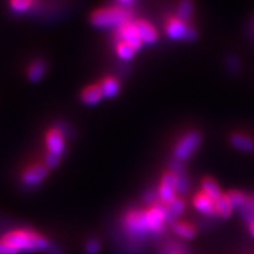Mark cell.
I'll list each match as a JSON object with an SVG mask.
<instances>
[{
    "label": "cell",
    "instance_id": "6da1fadb",
    "mask_svg": "<svg viewBox=\"0 0 254 254\" xmlns=\"http://www.w3.org/2000/svg\"><path fill=\"white\" fill-rule=\"evenodd\" d=\"M1 240L12 246L18 252L42 251L50 247L46 237L31 230H14V231L7 232Z\"/></svg>",
    "mask_w": 254,
    "mask_h": 254
},
{
    "label": "cell",
    "instance_id": "7a4b0ae2",
    "mask_svg": "<svg viewBox=\"0 0 254 254\" xmlns=\"http://www.w3.org/2000/svg\"><path fill=\"white\" fill-rule=\"evenodd\" d=\"M131 17L132 12L127 7L110 6L95 10L90 16V21L94 27L100 29H118L125 23L131 21Z\"/></svg>",
    "mask_w": 254,
    "mask_h": 254
},
{
    "label": "cell",
    "instance_id": "3957f363",
    "mask_svg": "<svg viewBox=\"0 0 254 254\" xmlns=\"http://www.w3.org/2000/svg\"><path fill=\"white\" fill-rule=\"evenodd\" d=\"M123 227L127 236L136 241H144L154 236L148 226L146 211H130L123 219Z\"/></svg>",
    "mask_w": 254,
    "mask_h": 254
},
{
    "label": "cell",
    "instance_id": "277c9868",
    "mask_svg": "<svg viewBox=\"0 0 254 254\" xmlns=\"http://www.w3.org/2000/svg\"><path fill=\"white\" fill-rule=\"evenodd\" d=\"M165 32L172 39L184 42H194L197 39V31L189 26L187 22L181 21L177 17H171L165 23Z\"/></svg>",
    "mask_w": 254,
    "mask_h": 254
},
{
    "label": "cell",
    "instance_id": "5b68a950",
    "mask_svg": "<svg viewBox=\"0 0 254 254\" xmlns=\"http://www.w3.org/2000/svg\"><path fill=\"white\" fill-rule=\"evenodd\" d=\"M201 143L199 132L190 131L182 138L174 149V157L176 160L185 162L192 157Z\"/></svg>",
    "mask_w": 254,
    "mask_h": 254
},
{
    "label": "cell",
    "instance_id": "8992f818",
    "mask_svg": "<svg viewBox=\"0 0 254 254\" xmlns=\"http://www.w3.org/2000/svg\"><path fill=\"white\" fill-rule=\"evenodd\" d=\"M177 179L178 177L172 172H166L161 179L158 190L160 202L168 205L177 198Z\"/></svg>",
    "mask_w": 254,
    "mask_h": 254
},
{
    "label": "cell",
    "instance_id": "52a82bcc",
    "mask_svg": "<svg viewBox=\"0 0 254 254\" xmlns=\"http://www.w3.org/2000/svg\"><path fill=\"white\" fill-rule=\"evenodd\" d=\"M46 146L47 153L52 154L54 156L62 157L63 153L65 152L66 147V140L65 134L60 128H51L46 133Z\"/></svg>",
    "mask_w": 254,
    "mask_h": 254
},
{
    "label": "cell",
    "instance_id": "ba28073f",
    "mask_svg": "<svg viewBox=\"0 0 254 254\" xmlns=\"http://www.w3.org/2000/svg\"><path fill=\"white\" fill-rule=\"evenodd\" d=\"M48 175V168L45 164H31L22 173V182L28 187H35L45 180Z\"/></svg>",
    "mask_w": 254,
    "mask_h": 254
},
{
    "label": "cell",
    "instance_id": "9c48e42d",
    "mask_svg": "<svg viewBox=\"0 0 254 254\" xmlns=\"http://www.w3.org/2000/svg\"><path fill=\"white\" fill-rule=\"evenodd\" d=\"M117 42H125L127 44H129L132 46L134 49L139 50L141 49V47L143 45L142 41L139 37L138 32L134 28L133 21H129L125 23L122 27L117 29Z\"/></svg>",
    "mask_w": 254,
    "mask_h": 254
},
{
    "label": "cell",
    "instance_id": "30bf717a",
    "mask_svg": "<svg viewBox=\"0 0 254 254\" xmlns=\"http://www.w3.org/2000/svg\"><path fill=\"white\" fill-rule=\"evenodd\" d=\"M133 25L143 44L152 45L157 42L158 32L155 29V27L150 25L148 21L143 19H137L133 21Z\"/></svg>",
    "mask_w": 254,
    "mask_h": 254
},
{
    "label": "cell",
    "instance_id": "8fae6325",
    "mask_svg": "<svg viewBox=\"0 0 254 254\" xmlns=\"http://www.w3.org/2000/svg\"><path fill=\"white\" fill-rule=\"evenodd\" d=\"M194 208L206 217H214L216 215L215 202L202 192L198 193L193 199Z\"/></svg>",
    "mask_w": 254,
    "mask_h": 254
},
{
    "label": "cell",
    "instance_id": "7c38bea8",
    "mask_svg": "<svg viewBox=\"0 0 254 254\" xmlns=\"http://www.w3.org/2000/svg\"><path fill=\"white\" fill-rule=\"evenodd\" d=\"M185 210L186 203L180 198H176L173 202L165 205V224L172 226L174 222L178 221V218L184 214Z\"/></svg>",
    "mask_w": 254,
    "mask_h": 254
},
{
    "label": "cell",
    "instance_id": "4fadbf2b",
    "mask_svg": "<svg viewBox=\"0 0 254 254\" xmlns=\"http://www.w3.org/2000/svg\"><path fill=\"white\" fill-rule=\"evenodd\" d=\"M103 98H104V95H103V92L101 90V87L99 84L86 87L81 93L82 102L88 106L97 105Z\"/></svg>",
    "mask_w": 254,
    "mask_h": 254
},
{
    "label": "cell",
    "instance_id": "5bb4252c",
    "mask_svg": "<svg viewBox=\"0 0 254 254\" xmlns=\"http://www.w3.org/2000/svg\"><path fill=\"white\" fill-rule=\"evenodd\" d=\"M201 192L208 196L209 198L215 202L217 201L219 198L224 195L221 193L220 188L218 186L217 182L214 180L211 177H206L202 180L201 182Z\"/></svg>",
    "mask_w": 254,
    "mask_h": 254
},
{
    "label": "cell",
    "instance_id": "9a60e30c",
    "mask_svg": "<svg viewBox=\"0 0 254 254\" xmlns=\"http://www.w3.org/2000/svg\"><path fill=\"white\" fill-rule=\"evenodd\" d=\"M230 143H231L233 147L242 150V152H251V150L254 149L253 140L243 133H234L230 138Z\"/></svg>",
    "mask_w": 254,
    "mask_h": 254
},
{
    "label": "cell",
    "instance_id": "2e32d148",
    "mask_svg": "<svg viewBox=\"0 0 254 254\" xmlns=\"http://www.w3.org/2000/svg\"><path fill=\"white\" fill-rule=\"evenodd\" d=\"M173 232L176 234L178 237L184 238V240H192L196 235L195 228L188 224V222L176 221L172 225Z\"/></svg>",
    "mask_w": 254,
    "mask_h": 254
},
{
    "label": "cell",
    "instance_id": "e0dca14e",
    "mask_svg": "<svg viewBox=\"0 0 254 254\" xmlns=\"http://www.w3.org/2000/svg\"><path fill=\"white\" fill-rule=\"evenodd\" d=\"M215 209H216V215H218L219 217L224 219L231 217L232 213L234 211L233 205L228 198L227 194L222 195L217 201H215Z\"/></svg>",
    "mask_w": 254,
    "mask_h": 254
},
{
    "label": "cell",
    "instance_id": "ac0fdd59",
    "mask_svg": "<svg viewBox=\"0 0 254 254\" xmlns=\"http://www.w3.org/2000/svg\"><path fill=\"white\" fill-rule=\"evenodd\" d=\"M99 85L104 98H114L120 91V85L114 77H105Z\"/></svg>",
    "mask_w": 254,
    "mask_h": 254
},
{
    "label": "cell",
    "instance_id": "d6986e66",
    "mask_svg": "<svg viewBox=\"0 0 254 254\" xmlns=\"http://www.w3.org/2000/svg\"><path fill=\"white\" fill-rule=\"evenodd\" d=\"M47 66L43 61H36L32 63L28 69V78L31 82H39L46 74Z\"/></svg>",
    "mask_w": 254,
    "mask_h": 254
},
{
    "label": "cell",
    "instance_id": "ffe728a7",
    "mask_svg": "<svg viewBox=\"0 0 254 254\" xmlns=\"http://www.w3.org/2000/svg\"><path fill=\"white\" fill-rule=\"evenodd\" d=\"M245 221L250 225L254 221V197L248 195L247 200L243 204L242 208L238 210Z\"/></svg>",
    "mask_w": 254,
    "mask_h": 254
},
{
    "label": "cell",
    "instance_id": "44dd1931",
    "mask_svg": "<svg viewBox=\"0 0 254 254\" xmlns=\"http://www.w3.org/2000/svg\"><path fill=\"white\" fill-rule=\"evenodd\" d=\"M116 51L119 58L125 61H129L134 57L137 50L134 49L132 46H130L129 44H127L125 42H117Z\"/></svg>",
    "mask_w": 254,
    "mask_h": 254
},
{
    "label": "cell",
    "instance_id": "7402d4cb",
    "mask_svg": "<svg viewBox=\"0 0 254 254\" xmlns=\"http://www.w3.org/2000/svg\"><path fill=\"white\" fill-rule=\"evenodd\" d=\"M193 10H194V6H193L192 0H182L178 7L177 18L180 19L181 21L188 23V21L192 18Z\"/></svg>",
    "mask_w": 254,
    "mask_h": 254
},
{
    "label": "cell",
    "instance_id": "603a6c76",
    "mask_svg": "<svg viewBox=\"0 0 254 254\" xmlns=\"http://www.w3.org/2000/svg\"><path fill=\"white\" fill-rule=\"evenodd\" d=\"M227 196L230 199V201H231V203L233 205V209L237 210V211L242 208L243 204L246 202V200H247V197H248L247 194L241 192V190H231V192H229L227 194Z\"/></svg>",
    "mask_w": 254,
    "mask_h": 254
},
{
    "label": "cell",
    "instance_id": "cb8c5ba5",
    "mask_svg": "<svg viewBox=\"0 0 254 254\" xmlns=\"http://www.w3.org/2000/svg\"><path fill=\"white\" fill-rule=\"evenodd\" d=\"M10 5L15 13L22 14L30 10L31 2L27 0H10Z\"/></svg>",
    "mask_w": 254,
    "mask_h": 254
},
{
    "label": "cell",
    "instance_id": "d4e9b609",
    "mask_svg": "<svg viewBox=\"0 0 254 254\" xmlns=\"http://www.w3.org/2000/svg\"><path fill=\"white\" fill-rule=\"evenodd\" d=\"M190 187V182L188 177L185 175H181V176H178L177 179V193L180 195H184L188 192Z\"/></svg>",
    "mask_w": 254,
    "mask_h": 254
},
{
    "label": "cell",
    "instance_id": "484cf974",
    "mask_svg": "<svg viewBox=\"0 0 254 254\" xmlns=\"http://www.w3.org/2000/svg\"><path fill=\"white\" fill-rule=\"evenodd\" d=\"M185 165L184 162L178 161L176 159H174V160L170 163V172H172L173 174L176 175V176H181V175H185Z\"/></svg>",
    "mask_w": 254,
    "mask_h": 254
},
{
    "label": "cell",
    "instance_id": "4316f807",
    "mask_svg": "<svg viewBox=\"0 0 254 254\" xmlns=\"http://www.w3.org/2000/svg\"><path fill=\"white\" fill-rule=\"evenodd\" d=\"M101 252V243L99 240L92 238L86 244V253L87 254H99Z\"/></svg>",
    "mask_w": 254,
    "mask_h": 254
},
{
    "label": "cell",
    "instance_id": "83f0119b",
    "mask_svg": "<svg viewBox=\"0 0 254 254\" xmlns=\"http://www.w3.org/2000/svg\"><path fill=\"white\" fill-rule=\"evenodd\" d=\"M143 200H144L147 204H149L150 206L155 205L157 203L160 202V199H159V194H158V190H150L148 192L145 193L144 197H143Z\"/></svg>",
    "mask_w": 254,
    "mask_h": 254
},
{
    "label": "cell",
    "instance_id": "f1b7e54d",
    "mask_svg": "<svg viewBox=\"0 0 254 254\" xmlns=\"http://www.w3.org/2000/svg\"><path fill=\"white\" fill-rule=\"evenodd\" d=\"M60 162H61V157L47 153V155L45 157V165L48 169L57 168V166L60 164Z\"/></svg>",
    "mask_w": 254,
    "mask_h": 254
},
{
    "label": "cell",
    "instance_id": "f546056e",
    "mask_svg": "<svg viewBox=\"0 0 254 254\" xmlns=\"http://www.w3.org/2000/svg\"><path fill=\"white\" fill-rule=\"evenodd\" d=\"M19 252L14 249L12 246H10L4 241L0 240V254H18Z\"/></svg>",
    "mask_w": 254,
    "mask_h": 254
},
{
    "label": "cell",
    "instance_id": "4dcf8cb0",
    "mask_svg": "<svg viewBox=\"0 0 254 254\" xmlns=\"http://www.w3.org/2000/svg\"><path fill=\"white\" fill-rule=\"evenodd\" d=\"M159 254H185V252L178 249L177 247H170L162 250Z\"/></svg>",
    "mask_w": 254,
    "mask_h": 254
},
{
    "label": "cell",
    "instance_id": "1f68e13d",
    "mask_svg": "<svg viewBox=\"0 0 254 254\" xmlns=\"http://www.w3.org/2000/svg\"><path fill=\"white\" fill-rule=\"evenodd\" d=\"M249 230H250V233L251 235L254 237V221L251 222V224L249 225Z\"/></svg>",
    "mask_w": 254,
    "mask_h": 254
},
{
    "label": "cell",
    "instance_id": "d6a6232c",
    "mask_svg": "<svg viewBox=\"0 0 254 254\" xmlns=\"http://www.w3.org/2000/svg\"><path fill=\"white\" fill-rule=\"evenodd\" d=\"M119 1H120L122 4H129L133 1V0H119Z\"/></svg>",
    "mask_w": 254,
    "mask_h": 254
},
{
    "label": "cell",
    "instance_id": "836d02e7",
    "mask_svg": "<svg viewBox=\"0 0 254 254\" xmlns=\"http://www.w3.org/2000/svg\"><path fill=\"white\" fill-rule=\"evenodd\" d=\"M27 1H30V2H32V0H27Z\"/></svg>",
    "mask_w": 254,
    "mask_h": 254
}]
</instances>
